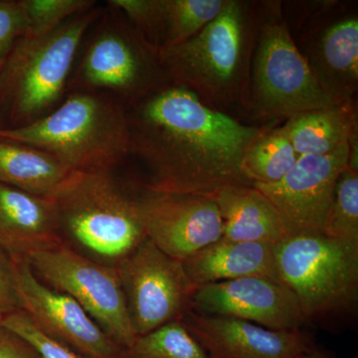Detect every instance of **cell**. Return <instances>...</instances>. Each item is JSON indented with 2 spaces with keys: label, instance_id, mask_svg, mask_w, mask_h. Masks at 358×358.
<instances>
[{
  "label": "cell",
  "instance_id": "1",
  "mask_svg": "<svg viewBox=\"0 0 358 358\" xmlns=\"http://www.w3.org/2000/svg\"><path fill=\"white\" fill-rule=\"evenodd\" d=\"M127 122L129 155L148 167L150 192L214 196L253 185L245 154L266 128L211 109L186 87L167 82L141 96L127 106Z\"/></svg>",
  "mask_w": 358,
  "mask_h": 358
},
{
  "label": "cell",
  "instance_id": "2",
  "mask_svg": "<svg viewBox=\"0 0 358 358\" xmlns=\"http://www.w3.org/2000/svg\"><path fill=\"white\" fill-rule=\"evenodd\" d=\"M259 14L260 4L225 0L220 13L194 37L159 51L169 82L189 89L211 109L248 114Z\"/></svg>",
  "mask_w": 358,
  "mask_h": 358
},
{
  "label": "cell",
  "instance_id": "3",
  "mask_svg": "<svg viewBox=\"0 0 358 358\" xmlns=\"http://www.w3.org/2000/svg\"><path fill=\"white\" fill-rule=\"evenodd\" d=\"M143 193L112 171L73 173L53 195L63 243L91 260L117 268L145 240Z\"/></svg>",
  "mask_w": 358,
  "mask_h": 358
},
{
  "label": "cell",
  "instance_id": "4",
  "mask_svg": "<svg viewBox=\"0 0 358 358\" xmlns=\"http://www.w3.org/2000/svg\"><path fill=\"white\" fill-rule=\"evenodd\" d=\"M0 140L43 150L75 173L113 171L129 155L127 107L100 92H69L41 119L0 129Z\"/></svg>",
  "mask_w": 358,
  "mask_h": 358
},
{
  "label": "cell",
  "instance_id": "5",
  "mask_svg": "<svg viewBox=\"0 0 358 358\" xmlns=\"http://www.w3.org/2000/svg\"><path fill=\"white\" fill-rule=\"evenodd\" d=\"M100 7L66 21L39 37H22L0 67V117L3 129L41 119L62 102L82 42L99 20Z\"/></svg>",
  "mask_w": 358,
  "mask_h": 358
},
{
  "label": "cell",
  "instance_id": "6",
  "mask_svg": "<svg viewBox=\"0 0 358 358\" xmlns=\"http://www.w3.org/2000/svg\"><path fill=\"white\" fill-rule=\"evenodd\" d=\"M299 50L280 2L260 4L252 59L250 117L289 119L334 105Z\"/></svg>",
  "mask_w": 358,
  "mask_h": 358
},
{
  "label": "cell",
  "instance_id": "7",
  "mask_svg": "<svg viewBox=\"0 0 358 358\" xmlns=\"http://www.w3.org/2000/svg\"><path fill=\"white\" fill-rule=\"evenodd\" d=\"M109 7L73 70L67 93L93 91L114 96L124 106L169 82L152 48L117 9Z\"/></svg>",
  "mask_w": 358,
  "mask_h": 358
},
{
  "label": "cell",
  "instance_id": "8",
  "mask_svg": "<svg viewBox=\"0 0 358 358\" xmlns=\"http://www.w3.org/2000/svg\"><path fill=\"white\" fill-rule=\"evenodd\" d=\"M282 284L294 294L306 320L346 310L357 300L358 245L320 232L285 237L275 245Z\"/></svg>",
  "mask_w": 358,
  "mask_h": 358
},
{
  "label": "cell",
  "instance_id": "9",
  "mask_svg": "<svg viewBox=\"0 0 358 358\" xmlns=\"http://www.w3.org/2000/svg\"><path fill=\"white\" fill-rule=\"evenodd\" d=\"M40 281L77 301L122 348L136 334L127 308L117 268L103 265L63 243L27 259Z\"/></svg>",
  "mask_w": 358,
  "mask_h": 358
},
{
  "label": "cell",
  "instance_id": "10",
  "mask_svg": "<svg viewBox=\"0 0 358 358\" xmlns=\"http://www.w3.org/2000/svg\"><path fill=\"white\" fill-rule=\"evenodd\" d=\"M129 319L136 336H143L192 310L196 288L183 262L145 240L117 268Z\"/></svg>",
  "mask_w": 358,
  "mask_h": 358
},
{
  "label": "cell",
  "instance_id": "11",
  "mask_svg": "<svg viewBox=\"0 0 358 358\" xmlns=\"http://www.w3.org/2000/svg\"><path fill=\"white\" fill-rule=\"evenodd\" d=\"M13 278L20 310L42 333L84 358H121L122 346L76 301L40 281L27 261L13 260Z\"/></svg>",
  "mask_w": 358,
  "mask_h": 358
},
{
  "label": "cell",
  "instance_id": "12",
  "mask_svg": "<svg viewBox=\"0 0 358 358\" xmlns=\"http://www.w3.org/2000/svg\"><path fill=\"white\" fill-rule=\"evenodd\" d=\"M348 157L350 143L327 155H301L279 182L253 183L274 205L285 237L322 233L336 181L348 166Z\"/></svg>",
  "mask_w": 358,
  "mask_h": 358
},
{
  "label": "cell",
  "instance_id": "13",
  "mask_svg": "<svg viewBox=\"0 0 358 358\" xmlns=\"http://www.w3.org/2000/svg\"><path fill=\"white\" fill-rule=\"evenodd\" d=\"M192 312L246 320L273 331H296L307 322L293 292L282 282L263 277L199 287L193 296Z\"/></svg>",
  "mask_w": 358,
  "mask_h": 358
},
{
  "label": "cell",
  "instance_id": "14",
  "mask_svg": "<svg viewBox=\"0 0 358 358\" xmlns=\"http://www.w3.org/2000/svg\"><path fill=\"white\" fill-rule=\"evenodd\" d=\"M145 210L148 239L181 262L222 238V218L213 196L147 189Z\"/></svg>",
  "mask_w": 358,
  "mask_h": 358
},
{
  "label": "cell",
  "instance_id": "15",
  "mask_svg": "<svg viewBox=\"0 0 358 358\" xmlns=\"http://www.w3.org/2000/svg\"><path fill=\"white\" fill-rule=\"evenodd\" d=\"M331 2L313 15L301 36V49L313 75L336 103L355 102L358 87L357 14L341 13L333 20Z\"/></svg>",
  "mask_w": 358,
  "mask_h": 358
},
{
  "label": "cell",
  "instance_id": "16",
  "mask_svg": "<svg viewBox=\"0 0 358 358\" xmlns=\"http://www.w3.org/2000/svg\"><path fill=\"white\" fill-rule=\"evenodd\" d=\"M182 322L210 358H296L313 346L301 329L273 331L246 320L192 310Z\"/></svg>",
  "mask_w": 358,
  "mask_h": 358
},
{
  "label": "cell",
  "instance_id": "17",
  "mask_svg": "<svg viewBox=\"0 0 358 358\" xmlns=\"http://www.w3.org/2000/svg\"><path fill=\"white\" fill-rule=\"evenodd\" d=\"M63 244L53 197L0 185V247L14 261Z\"/></svg>",
  "mask_w": 358,
  "mask_h": 358
},
{
  "label": "cell",
  "instance_id": "18",
  "mask_svg": "<svg viewBox=\"0 0 358 358\" xmlns=\"http://www.w3.org/2000/svg\"><path fill=\"white\" fill-rule=\"evenodd\" d=\"M195 288L247 277L281 282L275 265V245L221 238L183 262Z\"/></svg>",
  "mask_w": 358,
  "mask_h": 358
},
{
  "label": "cell",
  "instance_id": "19",
  "mask_svg": "<svg viewBox=\"0 0 358 358\" xmlns=\"http://www.w3.org/2000/svg\"><path fill=\"white\" fill-rule=\"evenodd\" d=\"M223 225V239L275 245L284 230L274 205L252 186L226 188L214 195Z\"/></svg>",
  "mask_w": 358,
  "mask_h": 358
},
{
  "label": "cell",
  "instance_id": "20",
  "mask_svg": "<svg viewBox=\"0 0 358 358\" xmlns=\"http://www.w3.org/2000/svg\"><path fill=\"white\" fill-rule=\"evenodd\" d=\"M282 129L300 155H327L350 143L358 134L355 102L334 103L289 117Z\"/></svg>",
  "mask_w": 358,
  "mask_h": 358
},
{
  "label": "cell",
  "instance_id": "21",
  "mask_svg": "<svg viewBox=\"0 0 358 358\" xmlns=\"http://www.w3.org/2000/svg\"><path fill=\"white\" fill-rule=\"evenodd\" d=\"M73 173L43 150L0 140V185L53 197Z\"/></svg>",
  "mask_w": 358,
  "mask_h": 358
},
{
  "label": "cell",
  "instance_id": "22",
  "mask_svg": "<svg viewBox=\"0 0 358 358\" xmlns=\"http://www.w3.org/2000/svg\"><path fill=\"white\" fill-rule=\"evenodd\" d=\"M299 157L282 127L266 128L247 148L245 173L253 183L274 185L293 169Z\"/></svg>",
  "mask_w": 358,
  "mask_h": 358
},
{
  "label": "cell",
  "instance_id": "23",
  "mask_svg": "<svg viewBox=\"0 0 358 358\" xmlns=\"http://www.w3.org/2000/svg\"><path fill=\"white\" fill-rule=\"evenodd\" d=\"M225 0H160L159 51L185 43L220 13Z\"/></svg>",
  "mask_w": 358,
  "mask_h": 358
},
{
  "label": "cell",
  "instance_id": "24",
  "mask_svg": "<svg viewBox=\"0 0 358 358\" xmlns=\"http://www.w3.org/2000/svg\"><path fill=\"white\" fill-rule=\"evenodd\" d=\"M121 358H210L181 320L136 336Z\"/></svg>",
  "mask_w": 358,
  "mask_h": 358
},
{
  "label": "cell",
  "instance_id": "25",
  "mask_svg": "<svg viewBox=\"0 0 358 358\" xmlns=\"http://www.w3.org/2000/svg\"><path fill=\"white\" fill-rule=\"evenodd\" d=\"M322 234L358 245V171L348 166L336 181Z\"/></svg>",
  "mask_w": 358,
  "mask_h": 358
},
{
  "label": "cell",
  "instance_id": "26",
  "mask_svg": "<svg viewBox=\"0 0 358 358\" xmlns=\"http://www.w3.org/2000/svg\"><path fill=\"white\" fill-rule=\"evenodd\" d=\"M26 21L23 37H39L96 6L94 0H20Z\"/></svg>",
  "mask_w": 358,
  "mask_h": 358
},
{
  "label": "cell",
  "instance_id": "27",
  "mask_svg": "<svg viewBox=\"0 0 358 358\" xmlns=\"http://www.w3.org/2000/svg\"><path fill=\"white\" fill-rule=\"evenodd\" d=\"M1 326L22 336L30 345L34 346L42 358H84L42 333L22 310H17L6 317Z\"/></svg>",
  "mask_w": 358,
  "mask_h": 358
},
{
  "label": "cell",
  "instance_id": "28",
  "mask_svg": "<svg viewBox=\"0 0 358 358\" xmlns=\"http://www.w3.org/2000/svg\"><path fill=\"white\" fill-rule=\"evenodd\" d=\"M25 31V16L20 0H0V67Z\"/></svg>",
  "mask_w": 358,
  "mask_h": 358
},
{
  "label": "cell",
  "instance_id": "29",
  "mask_svg": "<svg viewBox=\"0 0 358 358\" xmlns=\"http://www.w3.org/2000/svg\"><path fill=\"white\" fill-rule=\"evenodd\" d=\"M20 310L13 278V260L0 247V324L11 313Z\"/></svg>",
  "mask_w": 358,
  "mask_h": 358
},
{
  "label": "cell",
  "instance_id": "30",
  "mask_svg": "<svg viewBox=\"0 0 358 358\" xmlns=\"http://www.w3.org/2000/svg\"><path fill=\"white\" fill-rule=\"evenodd\" d=\"M0 358H42L20 334L0 324Z\"/></svg>",
  "mask_w": 358,
  "mask_h": 358
},
{
  "label": "cell",
  "instance_id": "31",
  "mask_svg": "<svg viewBox=\"0 0 358 358\" xmlns=\"http://www.w3.org/2000/svg\"><path fill=\"white\" fill-rule=\"evenodd\" d=\"M296 358H333L329 357V355L322 352V350H317V348H308V350L301 353Z\"/></svg>",
  "mask_w": 358,
  "mask_h": 358
},
{
  "label": "cell",
  "instance_id": "32",
  "mask_svg": "<svg viewBox=\"0 0 358 358\" xmlns=\"http://www.w3.org/2000/svg\"><path fill=\"white\" fill-rule=\"evenodd\" d=\"M0 129H3V122H2L1 117H0Z\"/></svg>",
  "mask_w": 358,
  "mask_h": 358
}]
</instances>
